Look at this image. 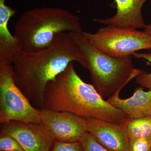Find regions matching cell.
Returning <instances> with one entry per match:
<instances>
[{
    "mask_svg": "<svg viewBox=\"0 0 151 151\" xmlns=\"http://www.w3.org/2000/svg\"><path fill=\"white\" fill-rule=\"evenodd\" d=\"M11 121L42 123L39 109L16 84L12 64L0 63V123Z\"/></svg>",
    "mask_w": 151,
    "mask_h": 151,
    "instance_id": "8992f818",
    "label": "cell"
},
{
    "mask_svg": "<svg viewBox=\"0 0 151 151\" xmlns=\"http://www.w3.org/2000/svg\"><path fill=\"white\" fill-rule=\"evenodd\" d=\"M83 147V151H111L101 145L88 132L85 133L79 139Z\"/></svg>",
    "mask_w": 151,
    "mask_h": 151,
    "instance_id": "5bb4252c",
    "label": "cell"
},
{
    "mask_svg": "<svg viewBox=\"0 0 151 151\" xmlns=\"http://www.w3.org/2000/svg\"><path fill=\"white\" fill-rule=\"evenodd\" d=\"M42 123L51 132L56 140L78 142L87 132L86 119L73 113L41 109Z\"/></svg>",
    "mask_w": 151,
    "mask_h": 151,
    "instance_id": "ba28073f",
    "label": "cell"
},
{
    "mask_svg": "<svg viewBox=\"0 0 151 151\" xmlns=\"http://www.w3.org/2000/svg\"><path fill=\"white\" fill-rule=\"evenodd\" d=\"M0 150H24L16 139L9 135L0 134Z\"/></svg>",
    "mask_w": 151,
    "mask_h": 151,
    "instance_id": "2e32d148",
    "label": "cell"
},
{
    "mask_svg": "<svg viewBox=\"0 0 151 151\" xmlns=\"http://www.w3.org/2000/svg\"><path fill=\"white\" fill-rule=\"evenodd\" d=\"M82 34L93 46L113 57L132 56L139 50L151 49L150 37L136 29L108 25L94 33Z\"/></svg>",
    "mask_w": 151,
    "mask_h": 151,
    "instance_id": "5b68a950",
    "label": "cell"
},
{
    "mask_svg": "<svg viewBox=\"0 0 151 151\" xmlns=\"http://www.w3.org/2000/svg\"><path fill=\"white\" fill-rule=\"evenodd\" d=\"M147 0H114L117 12L116 14L105 19H93L98 23L121 27L145 29L146 25L142 9Z\"/></svg>",
    "mask_w": 151,
    "mask_h": 151,
    "instance_id": "30bf717a",
    "label": "cell"
},
{
    "mask_svg": "<svg viewBox=\"0 0 151 151\" xmlns=\"http://www.w3.org/2000/svg\"><path fill=\"white\" fill-rule=\"evenodd\" d=\"M1 134L14 138L25 151H50L56 140L42 123L11 121L1 124Z\"/></svg>",
    "mask_w": 151,
    "mask_h": 151,
    "instance_id": "52a82bcc",
    "label": "cell"
},
{
    "mask_svg": "<svg viewBox=\"0 0 151 151\" xmlns=\"http://www.w3.org/2000/svg\"><path fill=\"white\" fill-rule=\"evenodd\" d=\"M125 125L129 140L151 135V116L129 119Z\"/></svg>",
    "mask_w": 151,
    "mask_h": 151,
    "instance_id": "7c38bea8",
    "label": "cell"
},
{
    "mask_svg": "<svg viewBox=\"0 0 151 151\" xmlns=\"http://www.w3.org/2000/svg\"><path fill=\"white\" fill-rule=\"evenodd\" d=\"M0 151H25L24 150H7V151L0 150Z\"/></svg>",
    "mask_w": 151,
    "mask_h": 151,
    "instance_id": "d6986e66",
    "label": "cell"
},
{
    "mask_svg": "<svg viewBox=\"0 0 151 151\" xmlns=\"http://www.w3.org/2000/svg\"><path fill=\"white\" fill-rule=\"evenodd\" d=\"M73 61L85 68V59L71 32L61 33L48 47L36 51L21 50L15 56V81L35 108L43 109L46 85Z\"/></svg>",
    "mask_w": 151,
    "mask_h": 151,
    "instance_id": "6da1fadb",
    "label": "cell"
},
{
    "mask_svg": "<svg viewBox=\"0 0 151 151\" xmlns=\"http://www.w3.org/2000/svg\"><path fill=\"white\" fill-rule=\"evenodd\" d=\"M70 32L85 59L92 85L102 97L122 90L142 71L134 68L132 56L113 57L93 46L82 32Z\"/></svg>",
    "mask_w": 151,
    "mask_h": 151,
    "instance_id": "277c9868",
    "label": "cell"
},
{
    "mask_svg": "<svg viewBox=\"0 0 151 151\" xmlns=\"http://www.w3.org/2000/svg\"><path fill=\"white\" fill-rule=\"evenodd\" d=\"M87 132L111 151H127L129 139L125 124H117L100 119H86Z\"/></svg>",
    "mask_w": 151,
    "mask_h": 151,
    "instance_id": "9c48e42d",
    "label": "cell"
},
{
    "mask_svg": "<svg viewBox=\"0 0 151 151\" xmlns=\"http://www.w3.org/2000/svg\"><path fill=\"white\" fill-rule=\"evenodd\" d=\"M145 31L151 38V24L147 25L145 28Z\"/></svg>",
    "mask_w": 151,
    "mask_h": 151,
    "instance_id": "ac0fdd59",
    "label": "cell"
},
{
    "mask_svg": "<svg viewBox=\"0 0 151 151\" xmlns=\"http://www.w3.org/2000/svg\"><path fill=\"white\" fill-rule=\"evenodd\" d=\"M65 32H83L78 17L63 9L35 8L20 17L14 35L22 50L32 52L50 46L58 34Z\"/></svg>",
    "mask_w": 151,
    "mask_h": 151,
    "instance_id": "3957f363",
    "label": "cell"
},
{
    "mask_svg": "<svg viewBox=\"0 0 151 151\" xmlns=\"http://www.w3.org/2000/svg\"><path fill=\"white\" fill-rule=\"evenodd\" d=\"M121 91L109 97L107 102L124 112L129 119L151 116V90L145 91L144 87H137L132 97L125 99L119 97Z\"/></svg>",
    "mask_w": 151,
    "mask_h": 151,
    "instance_id": "8fae6325",
    "label": "cell"
},
{
    "mask_svg": "<svg viewBox=\"0 0 151 151\" xmlns=\"http://www.w3.org/2000/svg\"><path fill=\"white\" fill-rule=\"evenodd\" d=\"M127 151H151V135L129 140Z\"/></svg>",
    "mask_w": 151,
    "mask_h": 151,
    "instance_id": "9a60e30c",
    "label": "cell"
},
{
    "mask_svg": "<svg viewBox=\"0 0 151 151\" xmlns=\"http://www.w3.org/2000/svg\"><path fill=\"white\" fill-rule=\"evenodd\" d=\"M133 56L138 58L147 60L151 65V53L135 52ZM136 81L141 86L151 90V73H147L145 70H142L136 77Z\"/></svg>",
    "mask_w": 151,
    "mask_h": 151,
    "instance_id": "4fadbf2b",
    "label": "cell"
},
{
    "mask_svg": "<svg viewBox=\"0 0 151 151\" xmlns=\"http://www.w3.org/2000/svg\"><path fill=\"white\" fill-rule=\"evenodd\" d=\"M50 151H83V148L79 141L65 142L55 140Z\"/></svg>",
    "mask_w": 151,
    "mask_h": 151,
    "instance_id": "e0dca14e",
    "label": "cell"
},
{
    "mask_svg": "<svg viewBox=\"0 0 151 151\" xmlns=\"http://www.w3.org/2000/svg\"><path fill=\"white\" fill-rule=\"evenodd\" d=\"M43 105L46 110L115 124H125L129 119L124 112L104 100L93 85L84 82L76 73L73 63L46 85Z\"/></svg>",
    "mask_w": 151,
    "mask_h": 151,
    "instance_id": "7a4b0ae2",
    "label": "cell"
}]
</instances>
